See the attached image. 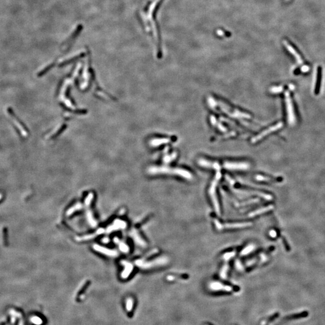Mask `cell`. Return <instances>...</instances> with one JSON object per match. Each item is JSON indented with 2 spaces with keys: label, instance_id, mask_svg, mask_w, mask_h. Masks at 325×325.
I'll return each mask as SVG.
<instances>
[{
  "label": "cell",
  "instance_id": "6da1fadb",
  "mask_svg": "<svg viewBox=\"0 0 325 325\" xmlns=\"http://www.w3.org/2000/svg\"><path fill=\"white\" fill-rule=\"evenodd\" d=\"M126 226H127V224H126V222L125 221L118 219V220L115 221L113 224L112 225L108 227L106 229H99L95 234H91V235H89L83 236V237H77V240H78V241L89 240V239L93 238V237H96L98 234H103V233H110L113 231H116V230H118V229H124V228H126Z\"/></svg>",
  "mask_w": 325,
  "mask_h": 325
},
{
  "label": "cell",
  "instance_id": "7a4b0ae2",
  "mask_svg": "<svg viewBox=\"0 0 325 325\" xmlns=\"http://www.w3.org/2000/svg\"><path fill=\"white\" fill-rule=\"evenodd\" d=\"M169 259L166 257L157 258L152 261H146L144 260H137L135 261V266L141 269H150L164 266L168 263Z\"/></svg>",
  "mask_w": 325,
  "mask_h": 325
},
{
  "label": "cell",
  "instance_id": "3957f363",
  "mask_svg": "<svg viewBox=\"0 0 325 325\" xmlns=\"http://www.w3.org/2000/svg\"><path fill=\"white\" fill-rule=\"evenodd\" d=\"M221 176H222V175H221V173L220 172V170H217L214 179L212 180V181L211 184V186H210V189H209V191H208L209 192V195L210 196V198L211 199V201H212V204H213V206H214V207L215 208V210L216 212L218 213V214H220V213H221V209H220L219 203V201L218 200V198H217V196H216V187H217V186H218V184L219 180L221 178Z\"/></svg>",
  "mask_w": 325,
  "mask_h": 325
},
{
  "label": "cell",
  "instance_id": "277c9868",
  "mask_svg": "<svg viewBox=\"0 0 325 325\" xmlns=\"http://www.w3.org/2000/svg\"><path fill=\"white\" fill-rule=\"evenodd\" d=\"M152 172L154 173H169V174L179 175L187 179H192L193 178L192 175L189 171H187L186 170L181 169H178V168L172 169V168H168V167H161V168L153 169Z\"/></svg>",
  "mask_w": 325,
  "mask_h": 325
},
{
  "label": "cell",
  "instance_id": "5b68a950",
  "mask_svg": "<svg viewBox=\"0 0 325 325\" xmlns=\"http://www.w3.org/2000/svg\"><path fill=\"white\" fill-rule=\"evenodd\" d=\"M93 198V193H89L85 199V207L86 208V219L89 224L92 227H95L97 225V222L94 218L92 211L90 209V206Z\"/></svg>",
  "mask_w": 325,
  "mask_h": 325
},
{
  "label": "cell",
  "instance_id": "8992f818",
  "mask_svg": "<svg viewBox=\"0 0 325 325\" xmlns=\"http://www.w3.org/2000/svg\"><path fill=\"white\" fill-rule=\"evenodd\" d=\"M214 222L216 229L221 231L225 229H236V228H243L250 227L252 224L250 222H243V223H232V224H222L218 219H214Z\"/></svg>",
  "mask_w": 325,
  "mask_h": 325
},
{
  "label": "cell",
  "instance_id": "52a82bcc",
  "mask_svg": "<svg viewBox=\"0 0 325 325\" xmlns=\"http://www.w3.org/2000/svg\"><path fill=\"white\" fill-rule=\"evenodd\" d=\"M284 45L285 46L287 49L288 51H290L291 54H292L295 58L296 59L297 61L299 64H302L304 63V59L303 58V57L301 53L299 51V50L293 45L291 42H289L287 40H284L283 41Z\"/></svg>",
  "mask_w": 325,
  "mask_h": 325
},
{
  "label": "cell",
  "instance_id": "ba28073f",
  "mask_svg": "<svg viewBox=\"0 0 325 325\" xmlns=\"http://www.w3.org/2000/svg\"><path fill=\"white\" fill-rule=\"evenodd\" d=\"M285 100H286L287 109L288 116V122L291 124H293L295 122V120L294 108L293 106V103L292 102V99L290 98V93H289L288 92L285 93Z\"/></svg>",
  "mask_w": 325,
  "mask_h": 325
},
{
  "label": "cell",
  "instance_id": "9c48e42d",
  "mask_svg": "<svg viewBox=\"0 0 325 325\" xmlns=\"http://www.w3.org/2000/svg\"><path fill=\"white\" fill-rule=\"evenodd\" d=\"M231 188H232L231 189L232 190L233 192H235L236 194L239 195L246 196H252V195H257V196L261 197L262 198H263V199H264L266 200H267V201H271L273 199L272 196L271 195H268V194H264V193H260V192H250V191L234 189L232 188V186H231Z\"/></svg>",
  "mask_w": 325,
  "mask_h": 325
},
{
  "label": "cell",
  "instance_id": "30bf717a",
  "mask_svg": "<svg viewBox=\"0 0 325 325\" xmlns=\"http://www.w3.org/2000/svg\"><path fill=\"white\" fill-rule=\"evenodd\" d=\"M93 248L95 251L108 257H117L119 255V253L116 250L108 249L107 247L101 246L98 244H93Z\"/></svg>",
  "mask_w": 325,
  "mask_h": 325
},
{
  "label": "cell",
  "instance_id": "8fae6325",
  "mask_svg": "<svg viewBox=\"0 0 325 325\" xmlns=\"http://www.w3.org/2000/svg\"><path fill=\"white\" fill-rule=\"evenodd\" d=\"M209 287L210 290L214 292H231L233 290V288L229 285H224L219 282H214L210 284Z\"/></svg>",
  "mask_w": 325,
  "mask_h": 325
},
{
  "label": "cell",
  "instance_id": "7c38bea8",
  "mask_svg": "<svg viewBox=\"0 0 325 325\" xmlns=\"http://www.w3.org/2000/svg\"><path fill=\"white\" fill-rule=\"evenodd\" d=\"M130 237H131L134 240V242L137 244L138 246H140L141 247H147V243L145 242L143 238L141 237L140 234H139L138 231L135 229L133 228L129 232Z\"/></svg>",
  "mask_w": 325,
  "mask_h": 325
},
{
  "label": "cell",
  "instance_id": "4fadbf2b",
  "mask_svg": "<svg viewBox=\"0 0 325 325\" xmlns=\"http://www.w3.org/2000/svg\"><path fill=\"white\" fill-rule=\"evenodd\" d=\"M224 167L229 170H246L249 167V164L246 163L226 162L224 163Z\"/></svg>",
  "mask_w": 325,
  "mask_h": 325
},
{
  "label": "cell",
  "instance_id": "5bb4252c",
  "mask_svg": "<svg viewBox=\"0 0 325 325\" xmlns=\"http://www.w3.org/2000/svg\"><path fill=\"white\" fill-rule=\"evenodd\" d=\"M282 122H279L278 124H277L276 125H274V126H272L270 128H268L267 130H265L264 131L262 132L260 134H259L258 135L255 137L254 138H253L252 140V143H255L257 142V141L260 140L261 138H262L263 137H264L265 135H266L267 134H269V133H271L275 131H276L277 130L281 128L282 127Z\"/></svg>",
  "mask_w": 325,
  "mask_h": 325
},
{
  "label": "cell",
  "instance_id": "9a60e30c",
  "mask_svg": "<svg viewBox=\"0 0 325 325\" xmlns=\"http://www.w3.org/2000/svg\"><path fill=\"white\" fill-rule=\"evenodd\" d=\"M321 80H322V67L321 66H319L317 67V69L316 81H315V89H314V93L315 95H318L320 93L321 85Z\"/></svg>",
  "mask_w": 325,
  "mask_h": 325
},
{
  "label": "cell",
  "instance_id": "2e32d148",
  "mask_svg": "<svg viewBox=\"0 0 325 325\" xmlns=\"http://www.w3.org/2000/svg\"><path fill=\"white\" fill-rule=\"evenodd\" d=\"M273 208H274L273 205H268V206L259 208V209H258L257 210H255L254 211L250 212L248 214V216L249 217V218H254V217H255L257 215H258L262 214L263 213L267 212L268 211H270L272 210L273 209Z\"/></svg>",
  "mask_w": 325,
  "mask_h": 325
},
{
  "label": "cell",
  "instance_id": "e0dca14e",
  "mask_svg": "<svg viewBox=\"0 0 325 325\" xmlns=\"http://www.w3.org/2000/svg\"><path fill=\"white\" fill-rule=\"evenodd\" d=\"M122 264L125 266V269H124L125 270L122 273V277L123 278H127L128 277V276L132 272L133 267L132 265L130 263H128L127 261L122 262Z\"/></svg>",
  "mask_w": 325,
  "mask_h": 325
},
{
  "label": "cell",
  "instance_id": "ac0fdd59",
  "mask_svg": "<svg viewBox=\"0 0 325 325\" xmlns=\"http://www.w3.org/2000/svg\"><path fill=\"white\" fill-rule=\"evenodd\" d=\"M83 204L80 203V202H78V203L74 205H73L72 207H70L66 211V215L67 216H70L72 214H73L76 211H78L82 210V208H83Z\"/></svg>",
  "mask_w": 325,
  "mask_h": 325
},
{
  "label": "cell",
  "instance_id": "d6986e66",
  "mask_svg": "<svg viewBox=\"0 0 325 325\" xmlns=\"http://www.w3.org/2000/svg\"><path fill=\"white\" fill-rule=\"evenodd\" d=\"M114 242L118 245L120 250L124 253H128L129 252L130 249L128 245H127L125 243L120 240L118 238H114Z\"/></svg>",
  "mask_w": 325,
  "mask_h": 325
},
{
  "label": "cell",
  "instance_id": "ffe728a7",
  "mask_svg": "<svg viewBox=\"0 0 325 325\" xmlns=\"http://www.w3.org/2000/svg\"><path fill=\"white\" fill-rule=\"evenodd\" d=\"M255 248H256V246H255V245L254 244H250L247 245L246 247H245L241 250V252H240V255L241 256L247 255L249 254H250V252L254 251Z\"/></svg>",
  "mask_w": 325,
  "mask_h": 325
},
{
  "label": "cell",
  "instance_id": "44dd1931",
  "mask_svg": "<svg viewBox=\"0 0 325 325\" xmlns=\"http://www.w3.org/2000/svg\"><path fill=\"white\" fill-rule=\"evenodd\" d=\"M228 270H229V264H228V262L225 261V263L222 266V267L221 269V270L220 272V276H221V278H222L223 279H227Z\"/></svg>",
  "mask_w": 325,
  "mask_h": 325
},
{
  "label": "cell",
  "instance_id": "7402d4cb",
  "mask_svg": "<svg viewBox=\"0 0 325 325\" xmlns=\"http://www.w3.org/2000/svg\"><path fill=\"white\" fill-rule=\"evenodd\" d=\"M235 254H236V252L235 251H232V252H229L225 253V254H224V255L222 256V258L225 261L228 262L230 259H231L232 258H233L235 255Z\"/></svg>",
  "mask_w": 325,
  "mask_h": 325
},
{
  "label": "cell",
  "instance_id": "603a6c76",
  "mask_svg": "<svg viewBox=\"0 0 325 325\" xmlns=\"http://www.w3.org/2000/svg\"><path fill=\"white\" fill-rule=\"evenodd\" d=\"M259 202V199H252L251 200H249L246 202H242V203H239V204H237V206L238 207H243V206H246L247 205H249V204H254V203H257Z\"/></svg>",
  "mask_w": 325,
  "mask_h": 325
},
{
  "label": "cell",
  "instance_id": "cb8c5ba5",
  "mask_svg": "<svg viewBox=\"0 0 325 325\" xmlns=\"http://www.w3.org/2000/svg\"><path fill=\"white\" fill-rule=\"evenodd\" d=\"M235 266L236 269H237L238 271H243V270L245 269L244 265H243L239 260H237V261H235Z\"/></svg>",
  "mask_w": 325,
  "mask_h": 325
},
{
  "label": "cell",
  "instance_id": "d4e9b609",
  "mask_svg": "<svg viewBox=\"0 0 325 325\" xmlns=\"http://www.w3.org/2000/svg\"><path fill=\"white\" fill-rule=\"evenodd\" d=\"M256 179L258 181H272L270 178H267L261 175H257Z\"/></svg>",
  "mask_w": 325,
  "mask_h": 325
},
{
  "label": "cell",
  "instance_id": "484cf974",
  "mask_svg": "<svg viewBox=\"0 0 325 325\" xmlns=\"http://www.w3.org/2000/svg\"><path fill=\"white\" fill-rule=\"evenodd\" d=\"M257 262V259H253V260H249V261H248L247 262H246V263L245 264L244 267L246 268V267H250V266H253L254 264H255Z\"/></svg>",
  "mask_w": 325,
  "mask_h": 325
},
{
  "label": "cell",
  "instance_id": "4316f807",
  "mask_svg": "<svg viewBox=\"0 0 325 325\" xmlns=\"http://www.w3.org/2000/svg\"><path fill=\"white\" fill-rule=\"evenodd\" d=\"M282 89H283V88L282 87H273V88L271 89V92H272L273 93H279V92H281Z\"/></svg>",
  "mask_w": 325,
  "mask_h": 325
},
{
  "label": "cell",
  "instance_id": "83f0119b",
  "mask_svg": "<svg viewBox=\"0 0 325 325\" xmlns=\"http://www.w3.org/2000/svg\"><path fill=\"white\" fill-rule=\"evenodd\" d=\"M133 301L131 299H129L127 301V309L130 311L132 309V307H133Z\"/></svg>",
  "mask_w": 325,
  "mask_h": 325
},
{
  "label": "cell",
  "instance_id": "f1b7e54d",
  "mask_svg": "<svg viewBox=\"0 0 325 325\" xmlns=\"http://www.w3.org/2000/svg\"><path fill=\"white\" fill-rule=\"evenodd\" d=\"M269 234H270V235L271 237L275 238V237H276V235H277V232H276V231H275V230H271V231H270V232H269Z\"/></svg>",
  "mask_w": 325,
  "mask_h": 325
},
{
  "label": "cell",
  "instance_id": "f546056e",
  "mask_svg": "<svg viewBox=\"0 0 325 325\" xmlns=\"http://www.w3.org/2000/svg\"><path fill=\"white\" fill-rule=\"evenodd\" d=\"M260 259H261V261H262L263 263H264L265 261H267V257H266L265 255L262 254V255H260Z\"/></svg>",
  "mask_w": 325,
  "mask_h": 325
},
{
  "label": "cell",
  "instance_id": "4dcf8cb0",
  "mask_svg": "<svg viewBox=\"0 0 325 325\" xmlns=\"http://www.w3.org/2000/svg\"><path fill=\"white\" fill-rule=\"evenodd\" d=\"M205 325H212V324H209V323H207V324H205Z\"/></svg>",
  "mask_w": 325,
  "mask_h": 325
},
{
  "label": "cell",
  "instance_id": "1f68e13d",
  "mask_svg": "<svg viewBox=\"0 0 325 325\" xmlns=\"http://www.w3.org/2000/svg\"><path fill=\"white\" fill-rule=\"evenodd\" d=\"M287 1H288V0H287Z\"/></svg>",
  "mask_w": 325,
  "mask_h": 325
},
{
  "label": "cell",
  "instance_id": "d6a6232c",
  "mask_svg": "<svg viewBox=\"0 0 325 325\" xmlns=\"http://www.w3.org/2000/svg\"><path fill=\"white\" fill-rule=\"evenodd\" d=\"M234 325H237V324H234Z\"/></svg>",
  "mask_w": 325,
  "mask_h": 325
}]
</instances>
